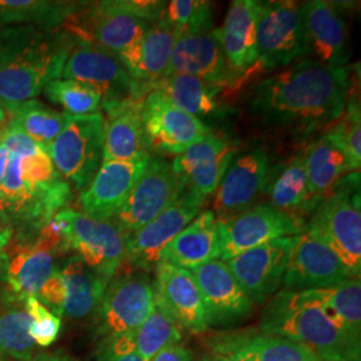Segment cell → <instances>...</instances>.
<instances>
[{
  "label": "cell",
  "instance_id": "6da1fadb",
  "mask_svg": "<svg viewBox=\"0 0 361 361\" xmlns=\"http://www.w3.org/2000/svg\"><path fill=\"white\" fill-rule=\"evenodd\" d=\"M350 91L348 67L300 61L253 83L244 107L261 129L305 138L335 125L345 111Z\"/></svg>",
  "mask_w": 361,
  "mask_h": 361
},
{
  "label": "cell",
  "instance_id": "7a4b0ae2",
  "mask_svg": "<svg viewBox=\"0 0 361 361\" xmlns=\"http://www.w3.org/2000/svg\"><path fill=\"white\" fill-rule=\"evenodd\" d=\"M77 37L68 30L35 26L0 28V106L4 113L42 94L62 77Z\"/></svg>",
  "mask_w": 361,
  "mask_h": 361
},
{
  "label": "cell",
  "instance_id": "3957f363",
  "mask_svg": "<svg viewBox=\"0 0 361 361\" xmlns=\"http://www.w3.org/2000/svg\"><path fill=\"white\" fill-rule=\"evenodd\" d=\"M259 332L300 343L322 361H360V338L340 329L312 290L284 289L273 297Z\"/></svg>",
  "mask_w": 361,
  "mask_h": 361
},
{
  "label": "cell",
  "instance_id": "277c9868",
  "mask_svg": "<svg viewBox=\"0 0 361 361\" xmlns=\"http://www.w3.org/2000/svg\"><path fill=\"white\" fill-rule=\"evenodd\" d=\"M86 6L83 13L77 11L74 16L79 23L67 30L121 59L138 46L149 26L164 16L166 3L107 0Z\"/></svg>",
  "mask_w": 361,
  "mask_h": 361
},
{
  "label": "cell",
  "instance_id": "5b68a950",
  "mask_svg": "<svg viewBox=\"0 0 361 361\" xmlns=\"http://www.w3.org/2000/svg\"><path fill=\"white\" fill-rule=\"evenodd\" d=\"M307 232L328 246L343 264L360 276V171H352L314 207Z\"/></svg>",
  "mask_w": 361,
  "mask_h": 361
},
{
  "label": "cell",
  "instance_id": "8992f818",
  "mask_svg": "<svg viewBox=\"0 0 361 361\" xmlns=\"http://www.w3.org/2000/svg\"><path fill=\"white\" fill-rule=\"evenodd\" d=\"M61 78L82 82L98 91L106 113L121 104L145 99L149 94L114 54L86 39L75 40Z\"/></svg>",
  "mask_w": 361,
  "mask_h": 361
},
{
  "label": "cell",
  "instance_id": "52a82bcc",
  "mask_svg": "<svg viewBox=\"0 0 361 361\" xmlns=\"http://www.w3.org/2000/svg\"><path fill=\"white\" fill-rule=\"evenodd\" d=\"M104 119L102 113L67 116L65 128L49 147L58 174L80 193L90 185L102 164Z\"/></svg>",
  "mask_w": 361,
  "mask_h": 361
},
{
  "label": "cell",
  "instance_id": "ba28073f",
  "mask_svg": "<svg viewBox=\"0 0 361 361\" xmlns=\"http://www.w3.org/2000/svg\"><path fill=\"white\" fill-rule=\"evenodd\" d=\"M54 219L62 231L67 250H75L91 271L110 283L126 261L125 235L116 224L73 209L61 210Z\"/></svg>",
  "mask_w": 361,
  "mask_h": 361
},
{
  "label": "cell",
  "instance_id": "9c48e42d",
  "mask_svg": "<svg viewBox=\"0 0 361 361\" xmlns=\"http://www.w3.org/2000/svg\"><path fill=\"white\" fill-rule=\"evenodd\" d=\"M18 155L8 154L6 174L0 183L1 219L43 228L61 210L66 209L71 197L70 185L62 177L46 183H28L20 178Z\"/></svg>",
  "mask_w": 361,
  "mask_h": 361
},
{
  "label": "cell",
  "instance_id": "30bf717a",
  "mask_svg": "<svg viewBox=\"0 0 361 361\" xmlns=\"http://www.w3.org/2000/svg\"><path fill=\"white\" fill-rule=\"evenodd\" d=\"M256 49L258 70L262 73L281 70L304 61L301 3L262 1L258 13Z\"/></svg>",
  "mask_w": 361,
  "mask_h": 361
},
{
  "label": "cell",
  "instance_id": "8fae6325",
  "mask_svg": "<svg viewBox=\"0 0 361 361\" xmlns=\"http://www.w3.org/2000/svg\"><path fill=\"white\" fill-rule=\"evenodd\" d=\"M219 231V258L228 261L273 240L300 235L307 231V219L261 202L231 219H221Z\"/></svg>",
  "mask_w": 361,
  "mask_h": 361
},
{
  "label": "cell",
  "instance_id": "7c38bea8",
  "mask_svg": "<svg viewBox=\"0 0 361 361\" xmlns=\"http://www.w3.org/2000/svg\"><path fill=\"white\" fill-rule=\"evenodd\" d=\"M154 286L142 271L116 274L98 307L99 332L111 338L135 334L154 308Z\"/></svg>",
  "mask_w": 361,
  "mask_h": 361
},
{
  "label": "cell",
  "instance_id": "4fadbf2b",
  "mask_svg": "<svg viewBox=\"0 0 361 361\" xmlns=\"http://www.w3.org/2000/svg\"><path fill=\"white\" fill-rule=\"evenodd\" d=\"M205 201L186 189L153 221L125 235L126 261L138 271H150L159 264L166 246L198 214Z\"/></svg>",
  "mask_w": 361,
  "mask_h": 361
},
{
  "label": "cell",
  "instance_id": "5bb4252c",
  "mask_svg": "<svg viewBox=\"0 0 361 361\" xmlns=\"http://www.w3.org/2000/svg\"><path fill=\"white\" fill-rule=\"evenodd\" d=\"M183 190L171 162L161 155H152L142 177L111 221L123 235L137 232L171 205Z\"/></svg>",
  "mask_w": 361,
  "mask_h": 361
},
{
  "label": "cell",
  "instance_id": "9a60e30c",
  "mask_svg": "<svg viewBox=\"0 0 361 361\" xmlns=\"http://www.w3.org/2000/svg\"><path fill=\"white\" fill-rule=\"evenodd\" d=\"M142 125L150 154L177 157L212 133L204 121L180 110L158 91H150L143 99Z\"/></svg>",
  "mask_w": 361,
  "mask_h": 361
},
{
  "label": "cell",
  "instance_id": "2e32d148",
  "mask_svg": "<svg viewBox=\"0 0 361 361\" xmlns=\"http://www.w3.org/2000/svg\"><path fill=\"white\" fill-rule=\"evenodd\" d=\"M304 61L347 67L352 49L345 11L338 3L310 0L301 3Z\"/></svg>",
  "mask_w": 361,
  "mask_h": 361
},
{
  "label": "cell",
  "instance_id": "e0dca14e",
  "mask_svg": "<svg viewBox=\"0 0 361 361\" xmlns=\"http://www.w3.org/2000/svg\"><path fill=\"white\" fill-rule=\"evenodd\" d=\"M271 155L265 147L235 154L214 192L212 212L217 221L231 219L258 204L273 171Z\"/></svg>",
  "mask_w": 361,
  "mask_h": 361
},
{
  "label": "cell",
  "instance_id": "ac0fdd59",
  "mask_svg": "<svg viewBox=\"0 0 361 361\" xmlns=\"http://www.w3.org/2000/svg\"><path fill=\"white\" fill-rule=\"evenodd\" d=\"M169 74L200 78L224 92L240 89L249 79L235 73L228 63L216 27L204 32L178 37L165 75Z\"/></svg>",
  "mask_w": 361,
  "mask_h": 361
},
{
  "label": "cell",
  "instance_id": "d6986e66",
  "mask_svg": "<svg viewBox=\"0 0 361 361\" xmlns=\"http://www.w3.org/2000/svg\"><path fill=\"white\" fill-rule=\"evenodd\" d=\"M296 238H277L225 261L255 304L265 302L280 289Z\"/></svg>",
  "mask_w": 361,
  "mask_h": 361
},
{
  "label": "cell",
  "instance_id": "ffe728a7",
  "mask_svg": "<svg viewBox=\"0 0 361 361\" xmlns=\"http://www.w3.org/2000/svg\"><path fill=\"white\" fill-rule=\"evenodd\" d=\"M356 276L335 253L310 232L297 235L285 271V289L310 290L341 284Z\"/></svg>",
  "mask_w": 361,
  "mask_h": 361
},
{
  "label": "cell",
  "instance_id": "44dd1931",
  "mask_svg": "<svg viewBox=\"0 0 361 361\" xmlns=\"http://www.w3.org/2000/svg\"><path fill=\"white\" fill-rule=\"evenodd\" d=\"M189 271L201 293L207 326L232 325L252 314L255 302L237 283L225 261L214 259Z\"/></svg>",
  "mask_w": 361,
  "mask_h": 361
},
{
  "label": "cell",
  "instance_id": "7402d4cb",
  "mask_svg": "<svg viewBox=\"0 0 361 361\" xmlns=\"http://www.w3.org/2000/svg\"><path fill=\"white\" fill-rule=\"evenodd\" d=\"M237 154V145L226 134L210 133L171 162L173 170L186 189L204 201L214 193Z\"/></svg>",
  "mask_w": 361,
  "mask_h": 361
},
{
  "label": "cell",
  "instance_id": "603a6c76",
  "mask_svg": "<svg viewBox=\"0 0 361 361\" xmlns=\"http://www.w3.org/2000/svg\"><path fill=\"white\" fill-rule=\"evenodd\" d=\"M63 234L55 219L47 222L38 237L20 246L7 262L6 280L13 293L19 296H38L40 288L55 268L54 257L66 252Z\"/></svg>",
  "mask_w": 361,
  "mask_h": 361
},
{
  "label": "cell",
  "instance_id": "cb8c5ba5",
  "mask_svg": "<svg viewBox=\"0 0 361 361\" xmlns=\"http://www.w3.org/2000/svg\"><path fill=\"white\" fill-rule=\"evenodd\" d=\"M152 155L134 161L102 162L90 185L80 193L82 213L92 219L111 221L142 177Z\"/></svg>",
  "mask_w": 361,
  "mask_h": 361
},
{
  "label": "cell",
  "instance_id": "d4e9b609",
  "mask_svg": "<svg viewBox=\"0 0 361 361\" xmlns=\"http://www.w3.org/2000/svg\"><path fill=\"white\" fill-rule=\"evenodd\" d=\"M154 297L180 328L195 335L209 328L201 293L188 269L161 261L155 267Z\"/></svg>",
  "mask_w": 361,
  "mask_h": 361
},
{
  "label": "cell",
  "instance_id": "484cf974",
  "mask_svg": "<svg viewBox=\"0 0 361 361\" xmlns=\"http://www.w3.org/2000/svg\"><path fill=\"white\" fill-rule=\"evenodd\" d=\"M262 1L258 0H234L229 11L219 28L221 47L235 73L252 78L255 73H261L257 67L258 13Z\"/></svg>",
  "mask_w": 361,
  "mask_h": 361
},
{
  "label": "cell",
  "instance_id": "4316f807",
  "mask_svg": "<svg viewBox=\"0 0 361 361\" xmlns=\"http://www.w3.org/2000/svg\"><path fill=\"white\" fill-rule=\"evenodd\" d=\"M210 347L212 353L235 361H322L300 343L261 332L216 336Z\"/></svg>",
  "mask_w": 361,
  "mask_h": 361
},
{
  "label": "cell",
  "instance_id": "83f0119b",
  "mask_svg": "<svg viewBox=\"0 0 361 361\" xmlns=\"http://www.w3.org/2000/svg\"><path fill=\"white\" fill-rule=\"evenodd\" d=\"M176 40L174 30L162 16L149 26L138 46L119 61L130 75L150 92L155 82L168 71Z\"/></svg>",
  "mask_w": 361,
  "mask_h": 361
},
{
  "label": "cell",
  "instance_id": "f1b7e54d",
  "mask_svg": "<svg viewBox=\"0 0 361 361\" xmlns=\"http://www.w3.org/2000/svg\"><path fill=\"white\" fill-rule=\"evenodd\" d=\"M305 171L314 207L335 190L340 180L352 173L334 125L305 149Z\"/></svg>",
  "mask_w": 361,
  "mask_h": 361
},
{
  "label": "cell",
  "instance_id": "f546056e",
  "mask_svg": "<svg viewBox=\"0 0 361 361\" xmlns=\"http://www.w3.org/2000/svg\"><path fill=\"white\" fill-rule=\"evenodd\" d=\"M219 257V221L212 210H205L166 246L161 261L190 271Z\"/></svg>",
  "mask_w": 361,
  "mask_h": 361
},
{
  "label": "cell",
  "instance_id": "4dcf8cb0",
  "mask_svg": "<svg viewBox=\"0 0 361 361\" xmlns=\"http://www.w3.org/2000/svg\"><path fill=\"white\" fill-rule=\"evenodd\" d=\"M142 104L143 99L131 101L106 113L102 162L134 161L152 155L145 142Z\"/></svg>",
  "mask_w": 361,
  "mask_h": 361
},
{
  "label": "cell",
  "instance_id": "1f68e13d",
  "mask_svg": "<svg viewBox=\"0 0 361 361\" xmlns=\"http://www.w3.org/2000/svg\"><path fill=\"white\" fill-rule=\"evenodd\" d=\"M265 193L268 194V204L271 207L302 219L310 216L314 205L308 189L305 149L284 164L273 168Z\"/></svg>",
  "mask_w": 361,
  "mask_h": 361
},
{
  "label": "cell",
  "instance_id": "d6a6232c",
  "mask_svg": "<svg viewBox=\"0 0 361 361\" xmlns=\"http://www.w3.org/2000/svg\"><path fill=\"white\" fill-rule=\"evenodd\" d=\"M152 91H158L174 106L201 121L205 116L222 114L219 97L224 91L200 78L169 74L157 80Z\"/></svg>",
  "mask_w": 361,
  "mask_h": 361
},
{
  "label": "cell",
  "instance_id": "836d02e7",
  "mask_svg": "<svg viewBox=\"0 0 361 361\" xmlns=\"http://www.w3.org/2000/svg\"><path fill=\"white\" fill-rule=\"evenodd\" d=\"M61 271L66 286L63 314L70 320H82L98 310L109 281L75 256L68 258Z\"/></svg>",
  "mask_w": 361,
  "mask_h": 361
},
{
  "label": "cell",
  "instance_id": "e575fe53",
  "mask_svg": "<svg viewBox=\"0 0 361 361\" xmlns=\"http://www.w3.org/2000/svg\"><path fill=\"white\" fill-rule=\"evenodd\" d=\"M31 317L25 297L6 292L0 296V356L31 361L37 345L30 337Z\"/></svg>",
  "mask_w": 361,
  "mask_h": 361
},
{
  "label": "cell",
  "instance_id": "d590c367",
  "mask_svg": "<svg viewBox=\"0 0 361 361\" xmlns=\"http://www.w3.org/2000/svg\"><path fill=\"white\" fill-rule=\"evenodd\" d=\"M79 3L49 0H0V28L35 26L59 30L71 22Z\"/></svg>",
  "mask_w": 361,
  "mask_h": 361
},
{
  "label": "cell",
  "instance_id": "8d00e7d4",
  "mask_svg": "<svg viewBox=\"0 0 361 361\" xmlns=\"http://www.w3.org/2000/svg\"><path fill=\"white\" fill-rule=\"evenodd\" d=\"M323 304L332 322L344 332L360 338L361 284L360 277H353L341 284L310 289Z\"/></svg>",
  "mask_w": 361,
  "mask_h": 361
},
{
  "label": "cell",
  "instance_id": "74e56055",
  "mask_svg": "<svg viewBox=\"0 0 361 361\" xmlns=\"http://www.w3.org/2000/svg\"><path fill=\"white\" fill-rule=\"evenodd\" d=\"M67 114L32 99L15 109L7 123L22 130L27 137L49 153V147L65 128Z\"/></svg>",
  "mask_w": 361,
  "mask_h": 361
},
{
  "label": "cell",
  "instance_id": "f35d334b",
  "mask_svg": "<svg viewBox=\"0 0 361 361\" xmlns=\"http://www.w3.org/2000/svg\"><path fill=\"white\" fill-rule=\"evenodd\" d=\"M180 326L155 301L152 313L134 334L135 352L143 360L150 361L162 349L180 344Z\"/></svg>",
  "mask_w": 361,
  "mask_h": 361
},
{
  "label": "cell",
  "instance_id": "ab89813d",
  "mask_svg": "<svg viewBox=\"0 0 361 361\" xmlns=\"http://www.w3.org/2000/svg\"><path fill=\"white\" fill-rule=\"evenodd\" d=\"M43 92L52 104L61 106L67 116H90L102 107V97L98 91L73 79H55Z\"/></svg>",
  "mask_w": 361,
  "mask_h": 361
},
{
  "label": "cell",
  "instance_id": "60d3db41",
  "mask_svg": "<svg viewBox=\"0 0 361 361\" xmlns=\"http://www.w3.org/2000/svg\"><path fill=\"white\" fill-rule=\"evenodd\" d=\"M164 18L177 38L214 28L213 6L202 0H173L165 6Z\"/></svg>",
  "mask_w": 361,
  "mask_h": 361
},
{
  "label": "cell",
  "instance_id": "b9f144b4",
  "mask_svg": "<svg viewBox=\"0 0 361 361\" xmlns=\"http://www.w3.org/2000/svg\"><path fill=\"white\" fill-rule=\"evenodd\" d=\"M336 134L347 155L350 171H360L361 114L360 102L355 91H350L343 116L334 125Z\"/></svg>",
  "mask_w": 361,
  "mask_h": 361
},
{
  "label": "cell",
  "instance_id": "7bdbcfd3",
  "mask_svg": "<svg viewBox=\"0 0 361 361\" xmlns=\"http://www.w3.org/2000/svg\"><path fill=\"white\" fill-rule=\"evenodd\" d=\"M26 310L31 317L30 337L34 340L37 347L47 348L54 344L61 332V319L51 310L44 307L38 297H25Z\"/></svg>",
  "mask_w": 361,
  "mask_h": 361
},
{
  "label": "cell",
  "instance_id": "ee69618b",
  "mask_svg": "<svg viewBox=\"0 0 361 361\" xmlns=\"http://www.w3.org/2000/svg\"><path fill=\"white\" fill-rule=\"evenodd\" d=\"M20 178L28 183H46L61 177L52 164L49 153L39 149L32 154L20 157L19 159Z\"/></svg>",
  "mask_w": 361,
  "mask_h": 361
},
{
  "label": "cell",
  "instance_id": "f6af8a7d",
  "mask_svg": "<svg viewBox=\"0 0 361 361\" xmlns=\"http://www.w3.org/2000/svg\"><path fill=\"white\" fill-rule=\"evenodd\" d=\"M98 361H145L135 352L134 334L106 338Z\"/></svg>",
  "mask_w": 361,
  "mask_h": 361
},
{
  "label": "cell",
  "instance_id": "bcb514c9",
  "mask_svg": "<svg viewBox=\"0 0 361 361\" xmlns=\"http://www.w3.org/2000/svg\"><path fill=\"white\" fill-rule=\"evenodd\" d=\"M37 297L44 307H47L58 317L63 314L66 286L59 269L54 271L51 276L49 277V280L40 288Z\"/></svg>",
  "mask_w": 361,
  "mask_h": 361
},
{
  "label": "cell",
  "instance_id": "7dc6e473",
  "mask_svg": "<svg viewBox=\"0 0 361 361\" xmlns=\"http://www.w3.org/2000/svg\"><path fill=\"white\" fill-rule=\"evenodd\" d=\"M0 143L7 149L8 154L18 157L32 154L39 149H42L30 137H27L22 130L15 128L10 123L0 129Z\"/></svg>",
  "mask_w": 361,
  "mask_h": 361
},
{
  "label": "cell",
  "instance_id": "c3c4849f",
  "mask_svg": "<svg viewBox=\"0 0 361 361\" xmlns=\"http://www.w3.org/2000/svg\"><path fill=\"white\" fill-rule=\"evenodd\" d=\"M150 361H194V357L192 350L182 344H174L158 352Z\"/></svg>",
  "mask_w": 361,
  "mask_h": 361
},
{
  "label": "cell",
  "instance_id": "681fc988",
  "mask_svg": "<svg viewBox=\"0 0 361 361\" xmlns=\"http://www.w3.org/2000/svg\"><path fill=\"white\" fill-rule=\"evenodd\" d=\"M13 237V228L4 219H0V261L4 258L7 246Z\"/></svg>",
  "mask_w": 361,
  "mask_h": 361
},
{
  "label": "cell",
  "instance_id": "f907efd6",
  "mask_svg": "<svg viewBox=\"0 0 361 361\" xmlns=\"http://www.w3.org/2000/svg\"><path fill=\"white\" fill-rule=\"evenodd\" d=\"M31 361H75L71 359L68 355L62 353V352H55V353H40L38 356H34Z\"/></svg>",
  "mask_w": 361,
  "mask_h": 361
},
{
  "label": "cell",
  "instance_id": "816d5d0a",
  "mask_svg": "<svg viewBox=\"0 0 361 361\" xmlns=\"http://www.w3.org/2000/svg\"><path fill=\"white\" fill-rule=\"evenodd\" d=\"M8 164V152L7 149L0 143V183L3 180V177L6 174V169Z\"/></svg>",
  "mask_w": 361,
  "mask_h": 361
},
{
  "label": "cell",
  "instance_id": "f5cc1de1",
  "mask_svg": "<svg viewBox=\"0 0 361 361\" xmlns=\"http://www.w3.org/2000/svg\"><path fill=\"white\" fill-rule=\"evenodd\" d=\"M202 361H235L229 359V357H225V356H221V355H216V353H212L207 357H204Z\"/></svg>",
  "mask_w": 361,
  "mask_h": 361
},
{
  "label": "cell",
  "instance_id": "db71d44e",
  "mask_svg": "<svg viewBox=\"0 0 361 361\" xmlns=\"http://www.w3.org/2000/svg\"><path fill=\"white\" fill-rule=\"evenodd\" d=\"M4 121H6V113H4L3 107L0 106V128H1V125L4 123Z\"/></svg>",
  "mask_w": 361,
  "mask_h": 361
},
{
  "label": "cell",
  "instance_id": "11a10c76",
  "mask_svg": "<svg viewBox=\"0 0 361 361\" xmlns=\"http://www.w3.org/2000/svg\"><path fill=\"white\" fill-rule=\"evenodd\" d=\"M0 361H4V360H0Z\"/></svg>",
  "mask_w": 361,
  "mask_h": 361
}]
</instances>
